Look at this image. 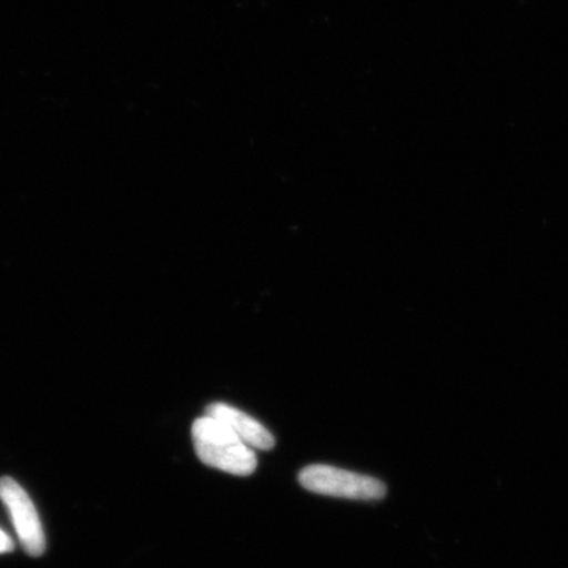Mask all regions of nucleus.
<instances>
[{"label": "nucleus", "mask_w": 568, "mask_h": 568, "mask_svg": "<svg viewBox=\"0 0 568 568\" xmlns=\"http://www.w3.org/2000/svg\"><path fill=\"white\" fill-rule=\"evenodd\" d=\"M192 437L197 458L204 465L233 476L248 477L256 470L253 448L245 446L227 426L204 416L193 424Z\"/></svg>", "instance_id": "nucleus-1"}, {"label": "nucleus", "mask_w": 568, "mask_h": 568, "mask_svg": "<svg viewBox=\"0 0 568 568\" xmlns=\"http://www.w3.org/2000/svg\"><path fill=\"white\" fill-rule=\"evenodd\" d=\"M298 481L308 491L321 496L354 500H381L387 487L377 478L362 476L334 466L313 465L298 474Z\"/></svg>", "instance_id": "nucleus-2"}, {"label": "nucleus", "mask_w": 568, "mask_h": 568, "mask_svg": "<svg viewBox=\"0 0 568 568\" xmlns=\"http://www.w3.org/2000/svg\"><path fill=\"white\" fill-rule=\"evenodd\" d=\"M0 499L9 510L11 521L17 529L22 547L29 555L37 558L44 552L47 540H44L43 526L37 514L36 506L24 488L17 480L10 477L0 478Z\"/></svg>", "instance_id": "nucleus-3"}, {"label": "nucleus", "mask_w": 568, "mask_h": 568, "mask_svg": "<svg viewBox=\"0 0 568 568\" xmlns=\"http://www.w3.org/2000/svg\"><path fill=\"white\" fill-rule=\"evenodd\" d=\"M205 416L215 418L220 424L227 426L245 446L256 450H272L275 447V437L256 418L248 416L244 410L224 403H213L207 407Z\"/></svg>", "instance_id": "nucleus-4"}, {"label": "nucleus", "mask_w": 568, "mask_h": 568, "mask_svg": "<svg viewBox=\"0 0 568 568\" xmlns=\"http://www.w3.org/2000/svg\"><path fill=\"white\" fill-rule=\"evenodd\" d=\"M11 548H13V544H11V538L7 536V534L3 532L2 529H0V555H3V552L11 551Z\"/></svg>", "instance_id": "nucleus-5"}]
</instances>
